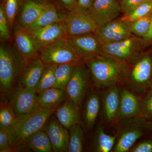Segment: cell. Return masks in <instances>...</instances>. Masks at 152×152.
<instances>
[{"mask_svg": "<svg viewBox=\"0 0 152 152\" xmlns=\"http://www.w3.org/2000/svg\"><path fill=\"white\" fill-rule=\"evenodd\" d=\"M148 0H120L121 12L123 16L127 15L139 5Z\"/></svg>", "mask_w": 152, "mask_h": 152, "instance_id": "37", "label": "cell"}, {"mask_svg": "<svg viewBox=\"0 0 152 152\" xmlns=\"http://www.w3.org/2000/svg\"><path fill=\"white\" fill-rule=\"evenodd\" d=\"M23 146L28 147L34 152H53L48 134L43 129L28 137L25 141Z\"/></svg>", "mask_w": 152, "mask_h": 152, "instance_id": "25", "label": "cell"}, {"mask_svg": "<svg viewBox=\"0 0 152 152\" xmlns=\"http://www.w3.org/2000/svg\"><path fill=\"white\" fill-rule=\"evenodd\" d=\"M68 152H81L84 148V133L80 124L72 126L69 129Z\"/></svg>", "mask_w": 152, "mask_h": 152, "instance_id": "28", "label": "cell"}, {"mask_svg": "<svg viewBox=\"0 0 152 152\" xmlns=\"http://www.w3.org/2000/svg\"><path fill=\"white\" fill-rule=\"evenodd\" d=\"M27 31L31 36L39 52L48 46L67 37L64 22Z\"/></svg>", "mask_w": 152, "mask_h": 152, "instance_id": "11", "label": "cell"}, {"mask_svg": "<svg viewBox=\"0 0 152 152\" xmlns=\"http://www.w3.org/2000/svg\"><path fill=\"white\" fill-rule=\"evenodd\" d=\"M58 107L39 108L28 113L17 116L10 130L14 137L13 152L24 148V143L28 137L43 129Z\"/></svg>", "mask_w": 152, "mask_h": 152, "instance_id": "2", "label": "cell"}, {"mask_svg": "<svg viewBox=\"0 0 152 152\" xmlns=\"http://www.w3.org/2000/svg\"></svg>", "mask_w": 152, "mask_h": 152, "instance_id": "44", "label": "cell"}, {"mask_svg": "<svg viewBox=\"0 0 152 152\" xmlns=\"http://www.w3.org/2000/svg\"><path fill=\"white\" fill-rule=\"evenodd\" d=\"M141 100L129 90H120L119 107L117 120L122 121L139 116Z\"/></svg>", "mask_w": 152, "mask_h": 152, "instance_id": "16", "label": "cell"}, {"mask_svg": "<svg viewBox=\"0 0 152 152\" xmlns=\"http://www.w3.org/2000/svg\"><path fill=\"white\" fill-rule=\"evenodd\" d=\"M7 43L1 42L0 45V89L4 95L11 94L26 63Z\"/></svg>", "mask_w": 152, "mask_h": 152, "instance_id": "3", "label": "cell"}, {"mask_svg": "<svg viewBox=\"0 0 152 152\" xmlns=\"http://www.w3.org/2000/svg\"><path fill=\"white\" fill-rule=\"evenodd\" d=\"M43 129L48 134L53 152H68L69 132L59 122L56 117L53 116L50 118Z\"/></svg>", "mask_w": 152, "mask_h": 152, "instance_id": "15", "label": "cell"}, {"mask_svg": "<svg viewBox=\"0 0 152 152\" xmlns=\"http://www.w3.org/2000/svg\"><path fill=\"white\" fill-rule=\"evenodd\" d=\"M38 108L58 107L68 98L66 90L51 88L38 94Z\"/></svg>", "mask_w": 152, "mask_h": 152, "instance_id": "23", "label": "cell"}, {"mask_svg": "<svg viewBox=\"0 0 152 152\" xmlns=\"http://www.w3.org/2000/svg\"><path fill=\"white\" fill-rule=\"evenodd\" d=\"M118 129L115 152L129 151L144 134L147 126L145 119L140 116L122 120Z\"/></svg>", "mask_w": 152, "mask_h": 152, "instance_id": "4", "label": "cell"}, {"mask_svg": "<svg viewBox=\"0 0 152 152\" xmlns=\"http://www.w3.org/2000/svg\"><path fill=\"white\" fill-rule=\"evenodd\" d=\"M94 0H79L78 6L83 8L88 9L92 5Z\"/></svg>", "mask_w": 152, "mask_h": 152, "instance_id": "40", "label": "cell"}, {"mask_svg": "<svg viewBox=\"0 0 152 152\" xmlns=\"http://www.w3.org/2000/svg\"><path fill=\"white\" fill-rule=\"evenodd\" d=\"M87 10L99 26L113 20L121 12L120 0H94Z\"/></svg>", "mask_w": 152, "mask_h": 152, "instance_id": "12", "label": "cell"}, {"mask_svg": "<svg viewBox=\"0 0 152 152\" xmlns=\"http://www.w3.org/2000/svg\"><path fill=\"white\" fill-rule=\"evenodd\" d=\"M12 32V45L26 62L39 57V52L31 36L26 30L15 23Z\"/></svg>", "mask_w": 152, "mask_h": 152, "instance_id": "14", "label": "cell"}, {"mask_svg": "<svg viewBox=\"0 0 152 152\" xmlns=\"http://www.w3.org/2000/svg\"><path fill=\"white\" fill-rule=\"evenodd\" d=\"M80 108L68 98L55 112L56 117L64 127L69 130L72 126L80 123Z\"/></svg>", "mask_w": 152, "mask_h": 152, "instance_id": "19", "label": "cell"}, {"mask_svg": "<svg viewBox=\"0 0 152 152\" xmlns=\"http://www.w3.org/2000/svg\"><path fill=\"white\" fill-rule=\"evenodd\" d=\"M39 57L45 64H84L66 38L57 41L40 50Z\"/></svg>", "mask_w": 152, "mask_h": 152, "instance_id": "5", "label": "cell"}, {"mask_svg": "<svg viewBox=\"0 0 152 152\" xmlns=\"http://www.w3.org/2000/svg\"><path fill=\"white\" fill-rule=\"evenodd\" d=\"M151 12L152 1L148 0L138 6L127 15L123 16L121 19L126 22H132L143 18Z\"/></svg>", "mask_w": 152, "mask_h": 152, "instance_id": "33", "label": "cell"}, {"mask_svg": "<svg viewBox=\"0 0 152 152\" xmlns=\"http://www.w3.org/2000/svg\"><path fill=\"white\" fill-rule=\"evenodd\" d=\"M57 66V65L45 64L40 79L35 88L37 94L50 88H53L56 82L55 72Z\"/></svg>", "mask_w": 152, "mask_h": 152, "instance_id": "27", "label": "cell"}, {"mask_svg": "<svg viewBox=\"0 0 152 152\" xmlns=\"http://www.w3.org/2000/svg\"><path fill=\"white\" fill-rule=\"evenodd\" d=\"M142 40L135 35L113 43L102 45V55L129 64L138 56L142 47Z\"/></svg>", "mask_w": 152, "mask_h": 152, "instance_id": "6", "label": "cell"}, {"mask_svg": "<svg viewBox=\"0 0 152 152\" xmlns=\"http://www.w3.org/2000/svg\"><path fill=\"white\" fill-rule=\"evenodd\" d=\"M83 64L75 66L72 77L65 88L68 98L73 101L80 109L88 81V72Z\"/></svg>", "mask_w": 152, "mask_h": 152, "instance_id": "13", "label": "cell"}, {"mask_svg": "<svg viewBox=\"0 0 152 152\" xmlns=\"http://www.w3.org/2000/svg\"><path fill=\"white\" fill-rule=\"evenodd\" d=\"M75 66L71 64H63L58 65L55 72L56 82L53 88L65 90Z\"/></svg>", "mask_w": 152, "mask_h": 152, "instance_id": "29", "label": "cell"}, {"mask_svg": "<svg viewBox=\"0 0 152 152\" xmlns=\"http://www.w3.org/2000/svg\"><path fill=\"white\" fill-rule=\"evenodd\" d=\"M132 152H152V141H145L140 143L134 146H133L130 150Z\"/></svg>", "mask_w": 152, "mask_h": 152, "instance_id": "38", "label": "cell"}, {"mask_svg": "<svg viewBox=\"0 0 152 152\" xmlns=\"http://www.w3.org/2000/svg\"><path fill=\"white\" fill-rule=\"evenodd\" d=\"M95 34L102 45L120 42L133 35L128 22L121 18L98 26Z\"/></svg>", "mask_w": 152, "mask_h": 152, "instance_id": "10", "label": "cell"}, {"mask_svg": "<svg viewBox=\"0 0 152 152\" xmlns=\"http://www.w3.org/2000/svg\"><path fill=\"white\" fill-rule=\"evenodd\" d=\"M24 0H1L0 5L4 10L8 20L11 31L15 23L16 19Z\"/></svg>", "mask_w": 152, "mask_h": 152, "instance_id": "30", "label": "cell"}, {"mask_svg": "<svg viewBox=\"0 0 152 152\" xmlns=\"http://www.w3.org/2000/svg\"><path fill=\"white\" fill-rule=\"evenodd\" d=\"M66 12L61 8L56 2L47 4L42 13L34 23L26 29L31 31L48 25L64 22Z\"/></svg>", "mask_w": 152, "mask_h": 152, "instance_id": "18", "label": "cell"}, {"mask_svg": "<svg viewBox=\"0 0 152 152\" xmlns=\"http://www.w3.org/2000/svg\"><path fill=\"white\" fill-rule=\"evenodd\" d=\"M36 2L43 4H47L49 3L55 2H56V0H31Z\"/></svg>", "mask_w": 152, "mask_h": 152, "instance_id": "42", "label": "cell"}, {"mask_svg": "<svg viewBox=\"0 0 152 152\" xmlns=\"http://www.w3.org/2000/svg\"><path fill=\"white\" fill-rule=\"evenodd\" d=\"M152 18V12L143 18L128 22L131 32L137 37H144L149 31Z\"/></svg>", "mask_w": 152, "mask_h": 152, "instance_id": "31", "label": "cell"}, {"mask_svg": "<svg viewBox=\"0 0 152 152\" xmlns=\"http://www.w3.org/2000/svg\"><path fill=\"white\" fill-rule=\"evenodd\" d=\"M139 116L144 119H152V88L141 100Z\"/></svg>", "mask_w": 152, "mask_h": 152, "instance_id": "36", "label": "cell"}, {"mask_svg": "<svg viewBox=\"0 0 152 152\" xmlns=\"http://www.w3.org/2000/svg\"><path fill=\"white\" fill-rule=\"evenodd\" d=\"M120 99V90L117 86L108 88L102 98L103 112L107 122L116 121Z\"/></svg>", "mask_w": 152, "mask_h": 152, "instance_id": "22", "label": "cell"}, {"mask_svg": "<svg viewBox=\"0 0 152 152\" xmlns=\"http://www.w3.org/2000/svg\"><path fill=\"white\" fill-rule=\"evenodd\" d=\"M12 31L8 20L4 10L0 5V38L1 42H8L11 41Z\"/></svg>", "mask_w": 152, "mask_h": 152, "instance_id": "35", "label": "cell"}, {"mask_svg": "<svg viewBox=\"0 0 152 152\" xmlns=\"http://www.w3.org/2000/svg\"></svg>", "mask_w": 152, "mask_h": 152, "instance_id": "45", "label": "cell"}, {"mask_svg": "<svg viewBox=\"0 0 152 152\" xmlns=\"http://www.w3.org/2000/svg\"><path fill=\"white\" fill-rule=\"evenodd\" d=\"M150 127H151V130H152V123L150 125Z\"/></svg>", "mask_w": 152, "mask_h": 152, "instance_id": "43", "label": "cell"}, {"mask_svg": "<svg viewBox=\"0 0 152 152\" xmlns=\"http://www.w3.org/2000/svg\"><path fill=\"white\" fill-rule=\"evenodd\" d=\"M101 107L99 97L96 93L91 91L84 106L83 120L85 127L90 129L94 126L97 119Z\"/></svg>", "mask_w": 152, "mask_h": 152, "instance_id": "24", "label": "cell"}, {"mask_svg": "<svg viewBox=\"0 0 152 152\" xmlns=\"http://www.w3.org/2000/svg\"><path fill=\"white\" fill-rule=\"evenodd\" d=\"M58 5L64 11L72 10L78 6L79 0H56Z\"/></svg>", "mask_w": 152, "mask_h": 152, "instance_id": "39", "label": "cell"}, {"mask_svg": "<svg viewBox=\"0 0 152 152\" xmlns=\"http://www.w3.org/2000/svg\"><path fill=\"white\" fill-rule=\"evenodd\" d=\"M46 4L31 0H24L16 19L15 23L24 29L35 22L42 13Z\"/></svg>", "mask_w": 152, "mask_h": 152, "instance_id": "20", "label": "cell"}, {"mask_svg": "<svg viewBox=\"0 0 152 152\" xmlns=\"http://www.w3.org/2000/svg\"><path fill=\"white\" fill-rule=\"evenodd\" d=\"M144 40L146 42H150L152 41V18L151 22V26H150L149 31L147 34L143 38Z\"/></svg>", "mask_w": 152, "mask_h": 152, "instance_id": "41", "label": "cell"}, {"mask_svg": "<svg viewBox=\"0 0 152 152\" xmlns=\"http://www.w3.org/2000/svg\"><path fill=\"white\" fill-rule=\"evenodd\" d=\"M116 141V137L106 134L103 127L99 125L98 126L95 133L94 142L95 151H110L115 144Z\"/></svg>", "mask_w": 152, "mask_h": 152, "instance_id": "26", "label": "cell"}, {"mask_svg": "<svg viewBox=\"0 0 152 152\" xmlns=\"http://www.w3.org/2000/svg\"><path fill=\"white\" fill-rule=\"evenodd\" d=\"M35 89L18 85L10 94V104L17 116L38 109V95Z\"/></svg>", "mask_w": 152, "mask_h": 152, "instance_id": "9", "label": "cell"}, {"mask_svg": "<svg viewBox=\"0 0 152 152\" xmlns=\"http://www.w3.org/2000/svg\"><path fill=\"white\" fill-rule=\"evenodd\" d=\"M67 37L95 33L98 26L86 9L78 6L66 13L64 21Z\"/></svg>", "mask_w": 152, "mask_h": 152, "instance_id": "7", "label": "cell"}, {"mask_svg": "<svg viewBox=\"0 0 152 152\" xmlns=\"http://www.w3.org/2000/svg\"><path fill=\"white\" fill-rule=\"evenodd\" d=\"M152 73V60L149 56L144 57L136 63L131 71L130 79L139 88L147 87Z\"/></svg>", "mask_w": 152, "mask_h": 152, "instance_id": "21", "label": "cell"}, {"mask_svg": "<svg viewBox=\"0 0 152 152\" xmlns=\"http://www.w3.org/2000/svg\"><path fill=\"white\" fill-rule=\"evenodd\" d=\"M45 66L39 57L26 62L18 80V85L35 89L40 79Z\"/></svg>", "mask_w": 152, "mask_h": 152, "instance_id": "17", "label": "cell"}, {"mask_svg": "<svg viewBox=\"0 0 152 152\" xmlns=\"http://www.w3.org/2000/svg\"><path fill=\"white\" fill-rule=\"evenodd\" d=\"M14 140L10 131L0 128V152H13Z\"/></svg>", "mask_w": 152, "mask_h": 152, "instance_id": "34", "label": "cell"}, {"mask_svg": "<svg viewBox=\"0 0 152 152\" xmlns=\"http://www.w3.org/2000/svg\"><path fill=\"white\" fill-rule=\"evenodd\" d=\"M66 39L84 64L86 62L94 58L102 56V45L95 33L67 37Z\"/></svg>", "mask_w": 152, "mask_h": 152, "instance_id": "8", "label": "cell"}, {"mask_svg": "<svg viewBox=\"0 0 152 152\" xmlns=\"http://www.w3.org/2000/svg\"><path fill=\"white\" fill-rule=\"evenodd\" d=\"M16 118V115L10 103L1 102L0 107V128L10 129Z\"/></svg>", "mask_w": 152, "mask_h": 152, "instance_id": "32", "label": "cell"}, {"mask_svg": "<svg viewBox=\"0 0 152 152\" xmlns=\"http://www.w3.org/2000/svg\"><path fill=\"white\" fill-rule=\"evenodd\" d=\"M97 88H110L117 86L125 80L129 74V67L126 63L99 56L85 63Z\"/></svg>", "mask_w": 152, "mask_h": 152, "instance_id": "1", "label": "cell"}]
</instances>
